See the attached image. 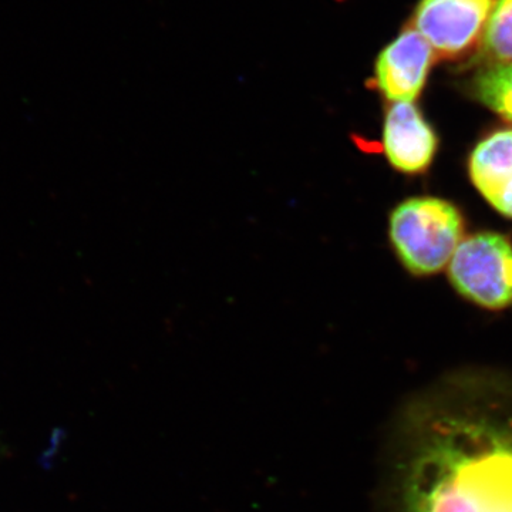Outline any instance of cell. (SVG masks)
Segmentation results:
<instances>
[{"mask_svg":"<svg viewBox=\"0 0 512 512\" xmlns=\"http://www.w3.org/2000/svg\"><path fill=\"white\" fill-rule=\"evenodd\" d=\"M383 512H512V372L468 366L394 414Z\"/></svg>","mask_w":512,"mask_h":512,"instance_id":"cell-1","label":"cell"},{"mask_svg":"<svg viewBox=\"0 0 512 512\" xmlns=\"http://www.w3.org/2000/svg\"><path fill=\"white\" fill-rule=\"evenodd\" d=\"M466 218L454 202L436 195H414L389 214L390 247L410 275L439 274L464 239Z\"/></svg>","mask_w":512,"mask_h":512,"instance_id":"cell-2","label":"cell"},{"mask_svg":"<svg viewBox=\"0 0 512 512\" xmlns=\"http://www.w3.org/2000/svg\"><path fill=\"white\" fill-rule=\"evenodd\" d=\"M454 291L487 311L512 306V239L503 232H474L460 242L447 265Z\"/></svg>","mask_w":512,"mask_h":512,"instance_id":"cell-3","label":"cell"},{"mask_svg":"<svg viewBox=\"0 0 512 512\" xmlns=\"http://www.w3.org/2000/svg\"><path fill=\"white\" fill-rule=\"evenodd\" d=\"M494 0H420L410 28L429 43L437 59L456 62L476 55Z\"/></svg>","mask_w":512,"mask_h":512,"instance_id":"cell-4","label":"cell"},{"mask_svg":"<svg viewBox=\"0 0 512 512\" xmlns=\"http://www.w3.org/2000/svg\"><path fill=\"white\" fill-rule=\"evenodd\" d=\"M436 59L424 37L407 26L377 56L373 86L387 103H416Z\"/></svg>","mask_w":512,"mask_h":512,"instance_id":"cell-5","label":"cell"},{"mask_svg":"<svg viewBox=\"0 0 512 512\" xmlns=\"http://www.w3.org/2000/svg\"><path fill=\"white\" fill-rule=\"evenodd\" d=\"M439 146V134L416 103H389L384 110L380 150L393 170L404 175L427 173Z\"/></svg>","mask_w":512,"mask_h":512,"instance_id":"cell-6","label":"cell"},{"mask_svg":"<svg viewBox=\"0 0 512 512\" xmlns=\"http://www.w3.org/2000/svg\"><path fill=\"white\" fill-rule=\"evenodd\" d=\"M467 174L485 202L512 220V127L495 128L474 144Z\"/></svg>","mask_w":512,"mask_h":512,"instance_id":"cell-7","label":"cell"},{"mask_svg":"<svg viewBox=\"0 0 512 512\" xmlns=\"http://www.w3.org/2000/svg\"><path fill=\"white\" fill-rule=\"evenodd\" d=\"M468 99L512 124V62L483 64L461 84Z\"/></svg>","mask_w":512,"mask_h":512,"instance_id":"cell-8","label":"cell"},{"mask_svg":"<svg viewBox=\"0 0 512 512\" xmlns=\"http://www.w3.org/2000/svg\"><path fill=\"white\" fill-rule=\"evenodd\" d=\"M512 62V0H494L480 47L470 67Z\"/></svg>","mask_w":512,"mask_h":512,"instance_id":"cell-9","label":"cell"}]
</instances>
